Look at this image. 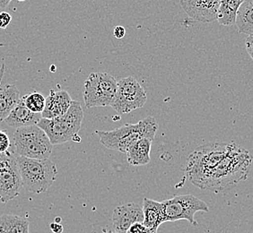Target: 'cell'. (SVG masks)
Masks as SVG:
<instances>
[{
  "mask_svg": "<svg viewBox=\"0 0 253 233\" xmlns=\"http://www.w3.org/2000/svg\"><path fill=\"white\" fill-rule=\"evenodd\" d=\"M244 0H220L217 21L220 25L231 26L235 25L239 8Z\"/></svg>",
  "mask_w": 253,
  "mask_h": 233,
  "instance_id": "cell-20",
  "label": "cell"
},
{
  "mask_svg": "<svg viewBox=\"0 0 253 233\" xmlns=\"http://www.w3.org/2000/svg\"><path fill=\"white\" fill-rule=\"evenodd\" d=\"M72 102L73 100L67 91L60 90L55 92L54 90H50L49 96L46 98L45 109L42 113V117L51 119L62 116L69 110Z\"/></svg>",
  "mask_w": 253,
  "mask_h": 233,
  "instance_id": "cell-13",
  "label": "cell"
},
{
  "mask_svg": "<svg viewBox=\"0 0 253 233\" xmlns=\"http://www.w3.org/2000/svg\"><path fill=\"white\" fill-rule=\"evenodd\" d=\"M20 92L15 84L0 86V122L4 121L18 104Z\"/></svg>",
  "mask_w": 253,
  "mask_h": 233,
  "instance_id": "cell-17",
  "label": "cell"
},
{
  "mask_svg": "<svg viewBox=\"0 0 253 233\" xmlns=\"http://www.w3.org/2000/svg\"><path fill=\"white\" fill-rule=\"evenodd\" d=\"M23 188L28 192L41 194L49 190L57 179L58 170L52 160H35L16 155Z\"/></svg>",
  "mask_w": 253,
  "mask_h": 233,
  "instance_id": "cell-4",
  "label": "cell"
},
{
  "mask_svg": "<svg viewBox=\"0 0 253 233\" xmlns=\"http://www.w3.org/2000/svg\"><path fill=\"white\" fill-rule=\"evenodd\" d=\"M50 230L52 231L53 233H63V226L60 224H56L52 223L50 224Z\"/></svg>",
  "mask_w": 253,
  "mask_h": 233,
  "instance_id": "cell-27",
  "label": "cell"
},
{
  "mask_svg": "<svg viewBox=\"0 0 253 233\" xmlns=\"http://www.w3.org/2000/svg\"><path fill=\"white\" fill-rule=\"evenodd\" d=\"M245 47H246V50L250 55V57L253 58V35H248V37L246 38Z\"/></svg>",
  "mask_w": 253,
  "mask_h": 233,
  "instance_id": "cell-25",
  "label": "cell"
},
{
  "mask_svg": "<svg viewBox=\"0 0 253 233\" xmlns=\"http://www.w3.org/2000/svg\"><path fill=\"white\" fill-rule=\"evenodd\" d=\"M147 94L133 77L122 78L118 82L117 92L111 107L120 114H127L146 104Z\"/></svg>",
  "mask_w": 253,
  "mask_h": 233,
  "instance_id": "cell-9",
  "label": "cell"
},
{
  "mask_svg": "<svg viewBox=\"0 0 253 233\" xmlns=\"http://www.w3.org/2000/svg\"><path fill=\"white\" fill-rule=\"evenodd\" d=\"M158 130L156 118L147 116L136 124H126L112 131H96L102 146L108 149L126 154L136 142L142 138L155 139Z\"/></svg>",
  "mask_w": 253,
  "mask_h": 233,
  "instance_id": "cell-2",
  "label": "cell"
},
{
  "mask_svg": "<svg viewBox=\"0 0 253 233\" xmlns=\"http://www.w3.org/2000/svg\"></svg>",
  "mask_w": 253,
  "mask_h": 233,
  "instance_id": "cell-31",
  "label": "cell"
},
{
  "mask_svg": "<svg viewBox=\"0 0 253 233\" xmlns=\"http://www.w3.org/2000/svg\"><path fill=\"white\" fill-rule=\"evenodd\" d=\"M235 25L238 28L239 33L253 35V0H244L239 8Z\"/></svg>",
  "mask_w": 253,
  "mask_h": 233,
  "instance_id": "cell-19",
  "label": "cell"
},
{
  "mask_svg": "<svg viewBox=\"0 0 253 233\" xmlns=\"http://www.w3.org/2000/svg\"><path fill=\"white\" fill-rule=\"evenodd\" d=\"M23 189L16 155L12 152L0 154V203L15 199Z\"/></svg>",
  "mask_w": 253,
  "mask_h": 233,
  "instance_id": "cell-10",
  "label": "cell"
},
{
  "mask_svg": "<svg viewBox=\"0 0 253 233\" xmlns=\"http://www.w3.org/2000/svg\"><path fill=\"white\" fill-rule=\"evenodd\" d=\"M12 21V15L6 13V12H1L0 13V28L5 29Z\"/></svg>",
  "mask_w": 253,
  "mask_h": 233,
  "instance_id": "cell-24",
  "label": "cell"
},
{
  "mask_svg": "<svg viewBox=\"0 0 253 233\" xmlns=\"http://www.w3.org/2000/svg\"><path fill=\"white\" fill-rule=\"evenodd\" d=\"M113 34H114V36H115L117 39H122V38L125 36V34H126V30H125V28H124L123 26L118 25V26H116V27L114 28Z\"/></svg>",
  "mask_w": 253,
  "mask_h": 233,
  "instance_id": "cell-26",
  "label": "cell"
},
{
  "mask_svg": "<svg viewBox=\"0 0 253 233\" xmlns=\"http://www.w3.org/2000/svg\"><path fill=\"white\" fill-rule=\"evenodd\" d=\"M118 82L108 73H92L84 83V101L87 109L111 106L117 92Z\"/></svg>",
  "mask_w": 253,
  "mask_h": 233,
  "instance_id": "cell-7",
  "label": "cell"
},
{
  "mask_svg": "<svg viewBox=\"0 0 253 233\" xmlns=\"http://www.w3.org/2000/svg\"><path fill=\"white\" fill-rule=\"evenodd\" d=\"M11 1L12 0H0V7L1 8H5L7 5H9Z\"/></svg>",
  "mask_w": 253,
  "mask_h": 233,
  "instance_id": "cell-28",
  "label": "cell"
},
{
  "mask_svg": "<svg viewBox=\"0 0 253 233\" xmlns=\"http://www.w3.org/2000/svg\"><path fill=\"white\" fill-rule=\"evenodd\" d=\"M11 141L7 133L4 130H0V154H4L9 151Z\"/></svg>",
  "mask_w": 253,
  "mask_h": 233,
  "instance_id": "cell-22",
  "label": "cell"
},
{
  "mask_svg": "<svg viewBox=\"0 0 253 233\" xmlns=\"http://www.w3.org/2000/svg\"><path fill=\"white\" fill-rule=\"evenodd\" d=\"M84 119V112L80 102L73 101L66 114L48 119L42 118L37 126L43 130L53 146H59L78 136Z\"/></svg>",
  "mask_w": 253,
  "mask_h": 233,
  "instance_id": "cell-5",
  "label": "cell"
},
{
  "mask_svg": "<svg viewBox=\"0 0 253 233\" xmlns=\"http://www.w3.org/2000/svg\"><path fill=\"white\" fill-rule=\"evenodd\" d=\"M163 204L165 223L186 220L194 227L199 225L195 220V214L198 212L208 213L210 211L208 204L193 194L177 195L173 198L164 201Z\"/></svg>",
  "mask_w": 253,
  "mask_h": 233,
  "instance_id": "cell-8",
  "label": "cell"
},
{
  "mask_svg": "<svg viewBox=\"0 0 253 233\" xmlns=\"http://www.w3.org/2000/svg\"><path fill=\"white\" fill-rule=\"evenodd\" d=\"M152 140L148 138H142L136 142L126 151L127 162L132 166L146 165L150 162Z\"/></svg>",
  "mask_w": 253,
  "mask_h": 233,
  "instance_id": "cell-16",
  "label": "cell"
},
{
  "mask_svg": "<svg viewBox=\"0 0 253 233\" xmlns=\"http://www.w3.org/2000/svg\"><path fill=\"white\" fill-rule=\"evenodd\" d=\"M143 222V207L136 203L119 205L112 215V225L116 233H126L132 224Z\"/></svg>",
  "mask_w": 253,
  "mask_h": 233,
  "instance_id": "cell-12",
  "label": "cell"
},
{
  "mask_svg": "<svg viewBox=\"0 0 253 233\" xmlns=\"http://www.w3.org/2000/svg\"><path fill=\"white\" fill-rule=\"evenodd\" d=\"M28 220L15 214L0 216V233H30Z\"/></svg>",
  "mask_w": 253,
  "mask_h": 233,
  "instance_id": "cell-18",
  "label": "cell"
},
{
  "mask_svg": "<svg viewBox=\"0 0 253 233\" xmlns=\"http://www.w3.org/2000/svg\"><path fill=\"white\" fill-rule=\"evenodd\" d=\"M253 160L249 151L232 143L228 154L211 171L201 190L219 192L247 180Z\"/></svg>",
  "mask_w": 253,
  "mask_h": 233,
  "instance_id": "cell-1",
  "label": "cell"
},
{
  "mask_svg": "<svg viewBox=\"0 0 253 233\" xmlns=\"http://www.w3.org/2000/svg\"><path fill=\"white\" fill-rule=\"evenodd\" d=\"M126 233H156L152 230L147 228L143 223H136L132 224L129 229L126 231Z\"/></svg>",
  "mask_w": 253,
  "mask_h": 233,
  "instance_id": "cell-23",
  "label": "cell"
},
{
  "mask_svg": "<svg viewBox=\"0 0 253 233\" xmlns=\"http://www.w3.org/2000/svg\"><path fill=\"white\" fill-rule=\"evenodd\" d=\"M42 118V114L31 112L25 106L21 98L18 104L15 106V109L11 112L4 121L6 125L17 129L20 127L37 125Z\"/></svg>",
  "mask_w": 253,
  "mask_h": 233,
  "instance_id": "cell-14",
  "label": "cell"
},
{
  "mask_svg": "<svg viewBox=\"0 0 253 233\" xmlns=\"http://www.w3.org/2000/svg\"><path fill=\"white\" fill-rule=\"evenodd\" d=\"M231 145L232 143H210L196 148L186 165V175L190 182L201 190L211 171L228 154Z\"/></svg>",
  "mask_w": 253,
  "mask_h": 233,
  "instance_id": "cell-3",
  "label": "cell"
},
{
  "mask_svg": "<svg viewBox=\"0 0 253 233\" xmlns=\"http://www.w3.org/2000/svg\"><path fill=\"white\" fill-rule=\"evenodd\" d=\"M20 2H23V1H25V0H18Z\"/></svg>",
  "mask_w": 253,
  "mask_h": 233,
  "instance_id": "cell-30",
  "label": "cell"
},
{
  "mask_svg": "<svg viewBox=\"0 0 253 233\" xmlns=\"http://www.w3.org/2000/svg\"><path fill=\"white\" fill-rule=\"evenodd\" d=\"M23 102L28 110L34 113L42 114L45 109L46 98L38 92H31L22 98Z\"/></svg>",
  "mask_w": 253,
  "mask_h": 233,
  "instance_id": "cell-21",
  "label": "cell"
},
{
  "mask_svg": "<svg viewBox=\"0 0 253 233\" xmlns=\"http://www.w3.org/2000/svg\"><path fill=\"white\" fill-rule=\"evenodd\" d=\"M180 5L191 19L200 23L217 20L220 0H180Z\"/></svg>",
  "mask_w": 253,
  "mask_h": 233,
  "instance_id": "cell-11",
  "label": "cell"
},
{
  "mask_svg": "<svg viewBox=\"0 0 253 233\" xmlns=\"http://www.w3.org/2000/svg\"><path fill=\"white\" fill-rule=\"evenodd\" d=\"M60 222H61V218L60 217H57V218L55 219V221H54V223H56V224H60Z\"/></svg>",
  "mask_w": 253,
  "mask_h": 233,
  "instance_id": "cell-29",
  "label": "cell"
},
{
  "mask_svg": "<svg viewBox=\"0 0 253 233\" xmlns=\"http://www.w3.org/2000/svg\"><path fill=\"white\" fill-rule=\"evenodd\" d=\"M143 212L144 222L143 224L147 228L157 233L161 224L165 223V212L163 202H157L155 200L145 197L143 200Z\"/></svg>",
  "mask_w": 253,
  "mask_h": 233,
  "instance_id": "cell-15",
  "label": "cell"
},
{
  "mask_svg": "<svg viewBox=\"0 0 253 233\" xmlns=\"http://www.w3.org/2000/svg\"><path fill=\"white\" fill-rule=\"evenodd\" d=\"M15 155L35 160L49 159L53 145L46 133L37 126L17 128L14 133Z\"/></svg>",
  "mask_w": 253,
  "mask_h": 233,
  "instance_id": "cell-6",
  "label": "cell"
},
{
  "mask_svg": "<svg viewBox=\"0 0 253 233\" xmlns=\"http://www.w3.org/2000/svg\"></svg>",
  "mask_w": 253,
  "mask_h": 233,
  "instance_id": "cell-32",
  "label": "cell"
}]
</instances>
